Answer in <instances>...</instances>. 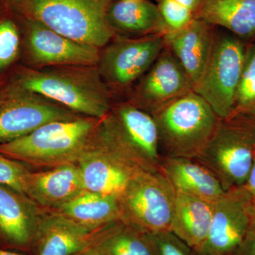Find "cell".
Listing matches in <instances>:
<instances>
[{
    "instance_id": "1",
    "label": "cell",
    "mask_w": 255,
    "mask_h": 255,
    "mask_svg": "<svg viewBox=\"0 0 255 255\" xmlns=\"http://www.w3.org/2000/svg\"><path fill=\"white\" fill-rule=\"evenodd\" d=\"M20 19L36 21L85 44L100 48L113 38L107 21L112 0H2Z\"/></svg>"
},
{
    "instance_id": "2",
    "label": "cell",
    "mask_w": 255,
    "mask_h": 255,
    "mask_svg": "<svg viewBox=\"0 0 255 255\" xmlns=\"http://www.w3.org/2000/svg\"><path fill=\"white\" fill-rule=\"evenodd\" d=\"M27 69L15 83L84 117L102 119L112 110L108 91L95 67Z\"/></svg>"
},
{
    "instance_id": "3",
    "label": "cell",
    "mask_w": 255,
    "mask_h": 255,
    "mask_svg": "<svg viewBox=\"0 0 255 255\" xmlns=\"http://www.w3.org/2000/svg\"><path fill=\"white\" fill-rule=\"evenodd\" d=\"M101 119L83 117L49 122L33 132L0 144V153L37 167L78 163Z\"/></svg>"
},
{
    "instance_id": "4",
    "label": "cell",
    "mask_w": 255,
    "mask_h": 255,
    "mask_svg": "<svg viewBox=\"0 0 255 255\" xmlns=\"http://www.w3.org/2000/svg\"><path fill=\"white\" fill-rule=\"evenodd\" d=\"M150 114L157 126L162 157L196 159L221 121L211 106L193 90Z\"/></svg>"
},
{
    "instance_id": "5",
    "label": "cell",
    "mask_w": 255,
    "mask_h": 255,
    "mask_svg": "<svg viewBox=\"0 0 255 255\" xmlns=\"http://www.w3.org/2000/svg\"><path fill=\"white\" fill-rule=\"evenodd\" d=\"M255 156V122L236 116L221 119L211 140L196 160L205 166L227 191L242 187Z\"/></svg>"
},
{
    "instance_id": "6",
    "label": "cell",
    "mask_w": 255,
    "mask_h": 255,
    "mask_svg": "<svg viewBox=\"0 0 255 255\" xmlns=\"http://www.w3.org/2000/svg\"><path fill=\"white\" fill-rule=\"evenodd\" d=\"M100 127L109 142L129 163L141 171L159 172L162 156L158 132L150 113L133 103L116 106Z\"/></svg>"
},
{
    "instance_id": "7",
    "label": "cell",
    "mask_w": 255,
    "mask_h": 255,
    "mask_svg": "<svg viewBox=\"0 0 255 255\" xmlns=\"http://www.w3.org/2000/svg\"><path fill=\"white\" fill-rule=\"evenodd\" d=\"M247 43L234 35L216 34L209 63L193 88L220 119L231 118L234 112Z\"/></svg>"
},
{
    "instance_id": "8",
    "label": "cell",
    "mask_w": 255,
    "mask_h": 255,
    "mask_svg": "<svg viewBox=\"0 0 255 255\" xmlns=\"http://www.w3.org/2000/svg\"><path fill=\"white\" fill-rule=\"evenodd\" d=\"M176 192L160 172L140 171L119 197L122 221L146 232L169 231Z\"/></svg>"
},
{
    "instance_id": "9",
    "label": "cell",
    "mask_w": 255,
    "mask_h": 255,
    "mask_svg": "<svg viewBox=\"0 0 255 255\" xmlns=\"http://www.w3.org/2000/svg\"><path fill=\"white\" fill-rule=\"evenodd\" d=\"M83 117L14 83L0 91V144L24 136L49 122Z\"/></svg>"
},
{
    "instance_id": "10",
    "label": "cell",
    "mask_w": 255,
    "mask_h": 255,
    "mask_svg": "<svg viewBox=\"0 0 255 255\" xmlns=\"http://www.w3.org/2000/svg\"><path fill=\"white\" fill-rule=\"evenodd\" d=\"M253 197L244 186L226 191L214 204L212 222L198 255H234L251 230Z\"/></svg>"
},
{
    "instance_id": "11",
    "label": "cell",
    "mask_w": 255,
    "mask_h": 255,
    "mask_svg": "<svg viewBox=\"0 0 255 255\" xmlns=\"http://www.w3.org/2000/svg\"><path fill=\"white\" fill-rule=\"evenodd\" d=\"M78 164L87 191L118 199L130 179L141 171L114 148L101 130L100 124Z\"/></svg>"
},
{
    "instance_id": "12",
    "label": "cell",
    "mask_w": 255,
    "mask_h": 255,
    "mask_svg": "<svg viewBox=\"0 0 255 255\" xmlns=\"http://www.w3.org/2000/svg\"><path fill=\"white\" fill-rule=\"evenodd\" d=\"M164 47V35L117 40L100 55L99 71L114 86H129L148 71Z\"/></svg>"
},
{
    "instance_id": "13",
    "label": "cell",
    "mask_w": 255,
    "mask_h": 255,
    "mask_svg": "<svg viewBox=\"0 0 255 255\" xmlns=\"http://www.w3.org/2000/svg\"><path fill=\"white\" fill-rule=\"evenodd\" d=\"M21 20L28 54L36 65L95 67L99 63L100 48L74 41L36 21Z\"/></svg>"
},
{
    "instance_id": "14",
    "label": "cell",
    "mask_w": 255,
    "mask_h": 255,
    "mask_svg": "<svg viewBox=\"0 0 255 255\" xmlns=\"http://www.w3.org/2000/svg\"><path fill=\"white\" fill-rule=\"evenodd\" d=\"M193 90V84L173 53L164 47L137 87V106L152 113L171 101Z\"/></svg>"
},
{
    "instance_id": "15",
    "label": "cell",
    "mask_w": 255,
    "mask_h": 255,
    "mask_svg": "<svg viewBox=\"0 0 255 255\" xmlns=\"http://www.w3.org/2000/svg\"><path fill=\"white\" fill-rule=\"evenodd\" d=\"M102 228L84 227L58 211L43 209L29 251L32 255H80Z\"/></svg>"
},
{
    "instance_id": "16",
    "label": "cell",
    "mask_w": 255,
    "mask_h": 255,
    "mask_svg": "<svg viewBox=\"0 0 255 255\" xmlns=\"http://www.w3.org/2000/svg\"><path fill=\"white\" fill-rule=\"evenodd\" d=\"M43 210L26 194L0 184V240L2 247L29 251Z\"/></svg>"
},
{
    "instance_id": "17",
    "label": "cell",
    "mask_w": 255,
    "mask_h": 255,
    "mask_svg": "<svg viewBox=\"0 0 255 255\" xmlns=\"http://www.w3.org/2000/svg\"><path fill=\"white\" fill-rule=\"evenodd\" d=\"M86 191L78 163L31 170L24 183V194L48 210L59 209Z\"/></svg>"
},
{
    "instance_id": "18",
    "label": "cell",
    "mask_w": 255,
    "mask_h": 255,
    "mask_svg": "<svg viewBox=\"0 0 255 255\" xmlns=\"http://www.w3.org/2000/svg\"><path fill=\"white\" fill-rule=\"evenodd\" d=\"M214 26L194 18L182 30L164 35V45L179 60L193 84L199 81L206 68L216 33Z\"/></svg>"
},
{
    "instance_id": "19",
    "label": "cell",
    "mask_w": 255,
    "mask_h": 255,
    "mask_svg": "<svg viewBox=\"0 0 255 255\" xmlns=\"http://www.w3.org/2000/svg\"><path fill=\"white\" fill-rule=\"evenodd\" d=\"M159 172L176 193L216 203L226 191L217 178L194 159L162 157Z\"/></svg>"
},
{
    "instance_id": "20",
    "label": "cell",
    "mask_w": 255,
    "mask_h": 255,
    "mask_svg": "<svg viewBox=\"0 0 255 255\" xmlns=\"http://www.w3.org/2000/svg\"><path fill=\"white\" fill-rule=\"evenodd\" d=\"M194 18L226 28L246 43L255 41V0H202Z\"/></svg>"
},
{
    "instance_id": "21",
    "label": "cell",
    "mask_w": 255,
    "mask_h": 255,
    "mask_svg": "<svg viewBox=\"0 0 255 255\" xmlns=\"http://www.w3.org/2000/svg\"><path fill=\"white\" fill-rule=\"evenodd\" d=\"M107 18L115 33L142 37L169 32L157 4L148 0L112 1Z\"/></svg>"
},
{
    "instance_id": "22",
    "label": "cell",
    "mask_w": 255,
    "mask_h": 255,
    "mask_svg": "<svg viewBox=\"0 0 255 255\" xmlns=\"http://www.w3.org/2000/svg\"><path fill=\"white\" fill-rule=\"evenodd\" d=\"M80 255H157L148 232L119 220L98 233Z\"/></svg>"
},
{
    "instance_id": "23",
    "label": "cell",
    "mask_w": 255,
    "mask_h": 255,
    "mask_svg": "<svg viewBox=\"0 0 255 255\" xmlns=\"http://www.w3.org/2000/svg\"><path fill=\"white\" fill-rule=\"evenodd\" d=\"M215 203L176 193L170 230L196 252L204 244L212 222Z\"/></svg>"
},
{
    "instance_id": "24",
    "label": "cell",
    "mask_w": 255,
    "mask_h": 255,
    "mask_svg": "<svg viewBox=\"0 0 255 255\" xmlns=\"http://www.w3.org/2000/svg\"><path fill=\"white\" fill-rule=\"evenodd\" d=\"M54 211L92 230L101 229L122 220L118 198L88 191Z\"/></svg>"
},
{
    "instance_id": "25",
    "label": "cell",
    "mask_w": 255,
    "mask_h": 255,
    "mask_svg": "<svg viewBox=\"0 0 255 255\" xmlns=\"http://www.w3.org/2000/svg\"><path fill=\"white\" fill-rule=\"evenodd\" d=\"M236 116L255 122V41L247 43L244 66L232 117Z\"/></svg>"
},
{
    "instance_id": "26",
    "label": "cell",
    "mask_w": 255,
    "mask_h": 255,
    "mask_svg": "<svg viewBox=\"0 0 255 255\" xmlns=\"http://www.w3.org/2000/svg\"><path fill=\"white\" fill-rule=\"evenodd\" d=\"M19 33L12 19L0 20V70L11 65L17 57L19 49Z\"/></svg>"
},
{
    "instance_id": "27",
    "label": "cell",
    "mask_w": 255,
    "mask_h": 255,
    "mask_svg": "<svg viewBox=\"0 0 255 255\" xmlns=\"http://www.w3.org/2000/svg\"><path fill=\"white\" fill-rule=\"evenodd\" d=\"M156 1L169 31L183 29L194 18L193 11L174 0H156Z\"/></svg>"
},
{
    "instance_id": "28",
    "label": "cell",
    "mask_w": 255,
    "mask_h": 255,
    "mask_svg": "<svg viewBox=\"0 0 255 255\" xmlns=\"http://www.w3.org/2000/svg\"><path fill=\"white\" fill-rule=\"evenodd\" d=\"M30 171L26 164L0 153V184L24 194L25 180Z\"/></svg>"
},
{
    "instance_id": "29",
    "label": "cell",
    "mask_w": 255,
    "mask_h": 255,
    "mask_svg": "<svg viewBox=\"0 0 255 255\" xmlns=\"http://www.w3.org/2000/svg\"><path fill=\"white\" fill-rule=\"evenodd\" d=\"M149 234L157 255H198L194 249L172 231H158Z\"/></svg>"
},
{
    "instance_id": "30",
    "label": "cell",
    "mask_w": 255,
    "mask_h": 255,
    "mask_svg": "<svg viewBox=\"0 0 255 255\" xmlns=\"http://www.w3.org/2000/svg\"><path fill=\"white\" fill-rule=\"evenodd\" d=\"M234 255H255V232L250 231Z\"/></svg>"
},
{
    "instance_id": "31",
    "label": "cell",
    "mask_w": 255,
    "mask_h": 255,
    "mask_svg": "<svg viewBox=\"0 0 255 255\" xmlns=\"http://www.w3.org/2000/svg\"><path fill=\"white\" fill-rule=\"evenodd\" d=\"M243 186L251 194L252 197L255 199V156L249 177L247 179L246 184Z\"/></svg>"
},
{
    "instance_id": "32",
    "label": "cell",
    "mask_w": 255,
    "mask_h": 255,
    "mask_svg": "<svg viewBox=\"0 0 255 255\" xmlns=\"http://www.w3.org/2000/svg\"><path fill=\"white\" fill-rule=\"evenodd\" d=\"M174 1L190 9L194 12V14L202 2V0H174Z\"/></svg>"
},
{
    "instance_id": "33",
    "label": "cell",
    "mask_w": 255,
    "mask_h": 255,
    "mask_svg": "<svg viewBox=\"0 0 255 255\" xmlns=\"http://www.w3.org/2000/svg\"><path fill=\"white\" fill-rule=\"evenodd\" d=\"M251 230L255 232V199L253 198L251 206Z\"/></svg>"
},
{
    "instance_id": "34",
    "label": "cell",
    "mask_w": 255,
    "mask_h": 255,
    "mask_svg": "<svg viewBox=\"0 0 255 255\" xmlns=\"http://www.w3.org/2000/svg\"><path fill=\"white\" fill-rule=\"evenodd\" d=\"M0 255H23L15 252L6 251L3 248L0 247Z\"/></svg>"
},
{
    "instance_id": "35",
    "label": "cell",
    "mask_w": 255,
    "mask_h": 255,
    "mask_svg": "<svg viewBox=\"0 0 255 255\" xmlns=\"http://www.w3.org/2000/svg\"><path fill=\"white\" fill-rule=\"evenodd\" d=\"M0 247H1V248H3V247H2V244H1V240H0Z\"/></svg>"
},
{
    "instance_id": "36",
    "label": "cell",
    "mask_w": 255,
    "mask_h": 255,
    "mask_svg": "<svg viewBox=\"0 0 255 255\" xmlns=\"http://www.w3.org/2000/svg\"></svg>"
}]
</instances>
